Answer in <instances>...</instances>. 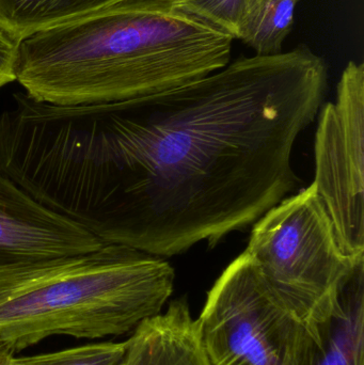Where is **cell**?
<instances>
[{"label": "cell", "mask_w": 364, "mask_h": 365, "mask_svg": "<svg viewBox=\"0 0 364 365\" xmlns=\"http://www.w3.org/2000/svg\"><path fill=\"white\" fill-rule=\"evenodd\" d=\"M326 89L324 59L299 45L122 102L16 93L0 113V169L105 244L175 257L254 225L298 186L293 149Z\"/></svg>", "instance_id": "cell-1"}, {"label": "cell", "mask_w": 364, "mask_h": 365, "mask_svg": "<svg viewBox=\"0 0 364 365\" xmlns=\"http://www.w3.org/2000/svg\"><path fill=\"white\" fill-rule=\"evenodd\" d=\"M232 41L169 0H125L21 41L16 81L63 106L145 98L222 70Z\"/></svg>", "instance_id": "cell-2"}, {"label": "cell", "mask_w": 364, "mask_h": 365, "mask_svg": "<svg viewBox=\"0 0 364 365\" xmlns=\"http://www.w3.org/2000/svg\"><path fill=\"white\" fill-rule=\"evenodd\" d=\"M175 272L122 245L0 265V343L13 353L56 336H118L164 310Z\"/></svg>", "instance_id": "cell-3"}, {"label": "cell", "mask_w": 364, "mask_h": 365, "mask_svg": "<svg viewBox=\"0 0 364 365\" xmlns=\"http://www.w3.org/2000/svg\"><path fill=\"white\" fill-rule=\"evenodd\" d=\"M246 255L274 297L306 328L331 314L344 281L364 255L343 252L313 184L254 222Z\"/></svg>", "instance_id": "cell-4"}, {"label": "cell", "mask_w": 364, "mask_h": 365, "mask_svg": "<svg viewBox=\"0 0 364 365\" xmlns=\"http://www.w3.org/2000/svg\"><path fill=\"white\" fill-rule=\"evenodd\" d=\"M211 365H298L305 327L241 253L207 293L198 319Z\"/></svg>", "instance_id": "cell-5"}, {"label": "cell", "mask_w": 364, "mask_h": 365, "mask_svg": "<svg viewBox=\"0 0 364 365\" xmlns=\"http://www.w3.org/2000/svg\"><path fill=\"white\" fill-rule=\"evenodd\" d=\"M312 184L346 255H364V64L350 61L318 111Z\"/></svg>", "instance_id": "cell-6"}, {"label": "cell", "mask_w": 364, "mask_h": 365, "mask_svg": "<svg viewBox=\"0 0 364 365\" xmlns=\"http://www.w3.org/2000/svg\"><path fill=\"white\" fill-rule=\"evenodd\" d=\"M104 245L36 201L0 169V265L80 255Z\"/></svg>", "instance_id": "cell-7"}, {"label": "cell", "mask_w": 364, "mask_h": 365, "mask_svg": "<svg viewBox=\"0 0 364 365\" xmlns=\"http://www.w3.org/2000/svg\"><path fill=\"white\" fill-rule=\"evenodd\" d=\"M298 365H364V262L340 287L328 317L305 328Z\"/></svg>", "instance_id": "cell-8"}, {"label": "cell", "mask_w": 364, "mask_h": 365, "mask_svg": "<svg viewBox=\"0 0 364 365\" xmlns=\"http://www.w3.org/2000/svg\"><path fill=\"white\" fill-rule=\"evenodd\" d=\"M119 365H211L187 300H172L166 310L139 324Z\"/></svg>", "instance_id": "cell-9"}, {"label": "cell", "mask_w": 364, "mask_h": 365, "mask_svg": "<svg viewBox=\"0 0 364 365\" xmlns=\"http://www.w3.org/2000/svg\"><path fill=\"white\" fill-rule=\"evenodd\" d=\"M122 1L125 0H0V27L21 42Z\"/></svg>", "instance_id": "cell-10"}, {"label": "cell", "mask_w": 364, "mask_h": 365, "mask_svg": "<svg viewBox=\"0 0 364 365\" xmlns=\"http://www.w3.org/2000/svg\"><path fill=\"white\" fill-rule=\"evenodd\" d=\"M298 0H256L241 28L239 40L249 45L256 56L284 53L282 45L292 30Z\"/></svg>", "instance_id": "cell-11"}, {"label": "cell", "mask_w": 364, "mask_h": 365, "mask_svg": "<svg viewBox=\"0 0 364 365\" xmlns=\"http://www.w3.org/2000/svg\"><path fill=\"white\" fill-rule=\"evenodd\" d=\"M256 0H175L171 1L188 14L222 30L231 38H239L246 17Z\"/></svg>", "instance_id": "cell-12"}, {"label": "cell", "mask_w": 364, "mask_h": 365, "mask_svg": "<svg viewBox=\"0 0 364 365\" xmlns=\"http://www.w3.org/2000/svg\"><path fill=\"white\" fill-rule=\"evenodd\" d=\"M126 351L124 342H100L29 357H14L13 365H119Z\"/></svg>", "instance_id": "cell-13"}, {"label": "cell", "mask_w": 364, "mask_h": 365, "mask_svg": "<svg viewBox=\"0 0 364 365\" xmlns=\"http://www.w3.org/2000/svg\"><path fill=\"white\" fill-rule=\"evenodd\" d=\"M19 43L0 27V89L16 81Z\"/></svg>", "instance_id": "cell-14"}, {"label": "cell", "mask_w": 364, "mask_h": 365, "mask_svg": "<svg viewBox=\"0 0 364 365\" xmlns=\"http://www.w3.org/2000/svg\"><path fill=\"white\" fill-rule=\"evenodd\" d=\"M14 357V353L6 345L0 343V365H13Z\"/></svg>", "instance_id": "cell-15"}, {"label": "cell", "mask_w": 364, "mask_h": 365, "mask_svg": "<svg viewBox=\"0 0 364 365\" xmlns=\"http://www.w3.org/2000/svg\"><path fill=\"white\" fill-rule=\"evenodd\" d=\"M169 1H175V0H169Z\"/></svg>", "instance_id": "cell-16"}]
</instances>
